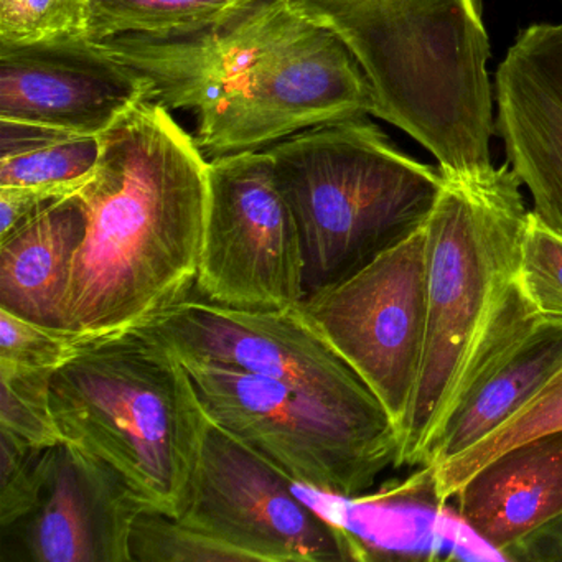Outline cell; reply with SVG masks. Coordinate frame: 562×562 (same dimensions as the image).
<instances>
[{
    "instance_id": "cell-1",
    "label": "cell",
    "mask_w": 562,
    "mask_h": 562,
    "mask_svg": "<svg viewBox=\"0 0 562 562\" xmlns=\"http://www.w3.org/2000/svg\"><path fill=\"white\" fill-rule=\"evenodd\" d=\"M78 192L87 216L61 325L87 337L139 327L195 288L205 239L210 160L157 101L101 136Z\"/></svg>"
},
{
    "instance_id": "cell-2",
    "label": "cell",
    "mask_w": 562,
    "mask_h": 562,
    "mask_svg": "<svg viewBox=\"0 0 562 562\" xmlns=\"http://www.w3.org/2000/svg\"><path fill=\"white\" fill-rule=\"evenodd\" d=\"M61 440L113 467L144 508L180 518L210 417L179 355L146 327L85 340L55 371Z\"/></svg>"
},
{
    "instance_id": "cell-3",
    "label": "cell",
    "mask_w": 562,
    "mask_h": 562,
    "mask_svg": "<svg viewBox=\"0 0 562 562\" xmlns=\"http://www.w3.org/2000/svg\"><path fill=\"white\" fill-rule=\"evenodd\" d=\"M266 150L297 225L305 297L420 228L446 186L439 166L397 149L367 116L302 131Z\"/></svg>"
},
{
    "instance_id": "cell-4",
    "label": "cell",
    "mask_w": 562,
    "mask_h": 562,
    "mask_svg": "<svg viewBox=\"0 0 562 562\" xmlns=\"http://www.w3.org/2000/svg\"><path fill=\"white\" fill-rule=\"evenodd\" d=\"M528 213L508 164L482 176L447 177L426 220V341L397 467L426 469L457 381L515 279Z\"/></svg>"
},
{
    "instance_id": "cell-5",
    "label": "cell",
    "mask_w": 562,
    "mask_h": 562,
    "mask_svg": "<svg viewBox=\"0 0 562 562\" xmlns=\"http://www.w3.org/2000/svg\"><path fill=\"white\" fill-rule=\"evenodd\" d=\"M182 361L210 420L299 486L357 499L397 467L401 434L390 414L340 409L269 378Z\"/></svg>"
},
{
    "instance_id": "cell-6",
    "label": "cell",
    "mask_w": 562,
    "mask_h": 562,
    "mask_svg": "<svg viewBox=\"0 0 562 562\" xmlns=\"http://www.w3.org/2000/svg\"><path fill=\"white\" fill-rule=\"evenodd\" d=\"M374 113V91L344 38L308 12L235 93L196 117L195 140L212 160Z\"/></svg>"
},
{
    "instance_id": "cell-7",
    "label": "cell",
    "mask_w": 562,
    "mask_h": 562,
    "mask_svg": "<svg viewBox=\"0 0 562 562\" xmlns=\"http://www.w3.org/2000/svg\"><path fill=\"white\" fill-rule=\"evenodd\" d=\"M299 495L297 483L210 420L192 495L179 519L243 561L367 559L347 526Z\"/></svg>"
},
{
    "instance_id": "cell-8",
    "label": "cell",
    "mask_w": 562,
    "mask_h": 562,
    "mask_svg": "<svg viewBox=\"0 0 562 562\" xmlns=\"http://www.w3.org/2000/svg\"><path fill=\"white\" fill-rule=\"evenodd\" d=\"M195 289L199 297L238 311H284L304 301L301 238L268 150L210 160Z\"/></svg>"
},
{
    "instance_id": "cell-9",
    "label": "cell",
    "mask_w": 562,
    "mask_h": 562,
    "mask_svg": "<svg viewBox=\"0 0 562 562\" xmlns=\"http://www.w3.org/2000/svg\"><path fill=\"white\" fill-rule=\"evenodd\" d=\"M299 308L373 391L401 434L426 341V223L355 274L307 295Z\"/></svg>"
},
{
    "instance_id": "cell-10",
    "label": "cell",
    "mask_w": 562,
    "mask_h": 562,
    "mask_svg": "<svg viewBox=\"0 0 562 562\" xmlns=\"http://www.w3.org/2000/svg\"><path fill=\"white\" fill-rule=\"evenodd\" d=\"M182 360L205 361L279 381L328 406L390 414L301 308L251 312L187 295L139 325Z\"/></svg>"
},
{
    "instance_id": "cell-11",
    "label": "cell",
    "mask_w": 562,
    "mask_h": 562,
    "mask_svg": "<svg viewBox=\"0 0 562 562\" xmlns=\"http://www.w3.org/2000/svg\"><path fill=\"white\" fill-rule=\"evenodd\" d=\"M561 367L562 324L532 311L515 276L457 381L426 470L460 456L502 426Z\"/></svg>"
},
{
    "instance_id": "cell-12",
    "label": "cell",
    "mask_w": 562,
    "mask_h": 562,
    "mask_svg": "<svg viewBox=\"0 0 562 562\" xmlns=\"http://www.w3.org/2000/svg\"><path fill=\"white\" fill-rule=\"evenodd\" d=\"M307 14L299 0H259L232 21L186 37L93 42L139 74L153 88V101L200 117L235 93L266 52Z\"/></svg>"
},
{
    "instance_id": "cell-13",
    "label": "cell",
    "mask_w": 562,
    "mask_h": 562,
    "mask_svg": "<svg viewBox=\"0 0 562 562\" xmlns=\"http://www.w3.org/2000/svg\"><path fill=\"white\" fill-rule=\"evenodd\" d=\"M147 100L150 85L90 38L0 47V121L103 136Z\"/></svg>"
},
{
    "instance_id": "cell-14",
    "label": "cell",
    "mask_w": 562,
    "mask_h": 562,
    "mask_svg": "<svg viewBox=\"0 0 562 562\" xmlns=\"http://www.w3.org/2000/svg\"><path fill=\"white\" fill-rule=\"evenodd\" d=\"M143 503L93 453L60 442L37 508L2 528V562H133Z\"/></svg>"
},
{
    "instance_id": "cell-15",
    "label": "cell",
    "mask_w": 562,
    "mask_h": 562,
    "mask_svg": "<svg viewBox=\"0 0 562 562\" xmlns=\"http://www.w3.org/2000/svg\"><path fill=\"white\" fill-rule=\"evenodd\" d=\"M495 130L535 213L562 236V24H532L495 77Z\"/></svg>"
},
{
    "instance_id": "cell-16",
    "label": "cell",
    "mask_w": 562,
    "mask_h": 562,
    "mask_svg": "<svg viewBox=\"0 0 562 562\" xmlns=\"http://www.w3.org/2000/svg\"><path fill=\"white\" fill-rule=\"evenodd\" d=\"M453 498L463 525L505 558L562 518V429L509 447L473 473Z\"/></svg>"
},
{
    "instance_id": "cell-17",
    "label": "cell",
    "mask_w": 562,
    "mask_h": 562,
    "mask_svg": "<svg viewBox=\"0 0 562 562\" xmlns=\"http://www.w3.org/2000/svg\"><path fill=\"white\" fill-rule=\"evenodd\" d=\"M85 229L83 203L75 193L0 238V308L64 327L61 304Z\"/></svg>"
},
{
    "instance_id": "cell-18",
    "label": "cell",
    "mask_w": 562,
    "mask_h": 562,
    "mask_svg": "<svg viewBox=\"0 0 562 562\" xmlns=\"http://www.w3.org/2000/svg\"><path fill=\"white\" fill-rule=\"evenodd\" d=\"M101 149V136L0 121V187L88 182Z\"/></svg>"
},
{
    "instance_id": "cell-19",
    "label": "cell",
    "mask_w": 562,
    "mask_h": 562,
    "mask_svg": "<svg viewBox=\"0 0 562 562\" xmlns=\"http://www.w3.org/2000/svg\"><path fill=\"white\" fill-rule=\"evenodd\" d=\"M259 0H91L88 38L186 37L232 21Z\"/></svg>"
},
{
    "instance_id": "cell-20",
    "label": "cell",
    "mask_w": 562,
    "mask_h": 562,
    "mask_svg": "<svg viewBox=\"0 0 562 562\" xmlns=\"http://www.w3.org/2000/svg\"><path fill=\"white\" fill-rule=\"evenodd\" d=\"M562 429V367L531 401L465 452L427 469L434 498L439 505L453 498L460 486L485 463L525 440Z\"/></svg>"
},
{
    "instance_id": "cell-21",
    "label": "cell",
    "mask_w": 562,
    "mask_h": 562,
    "mask_svg": "<svg viewBox=\"0 0 562 562\" xmlns=\"http://www.w3.org/2000/svg\"><path fill=\"white\" fill-rule=\"evenodd\" d=\"M57 370L0 367V440L22 449H50L64 442L50 403Z\"/></svg>"
},
{
    "instance_id": "cell-22",
    "label": "cell",
    "mask_w": 562,
    "mask_h": 562,
    "mask_svg": "<svg viewBox=\"0 0 562 562\" xmlns=\"http://www.w3.org/2000/svg\"><path fill=\"white\" fill-rule=\"evenodd\" d=\"M91 0H0V47L88 38Z\"/></svg>"
},
{
    "instance_id": "cell-23",
    "label": "cell",
    "mask_w": 562,
    "mask_h": 562,
    "mask_svg": "<svg viewBox=\"0 0 562 562\" xmlns=\"http://www.w3.org/2000/svg\"><path fill=\"white\" fill-rule=\"evenodd\" d=\"M516 281L539 317L562 324V236L532 212L519 238Z\"/></svg>"
},
{
    "instance_id": "cell-24",
    "label": "cell",
    "mask_w": 562,
    "mask_h": 562,
    "mask_svg": "<svg viewBox=\"0 0 562 562\" xmlns=\"http://www.w3.org/2000/svg\"><path fill=\"white\" fill-rule=\"evenodd\" d=\"M131 558L143 562H243L236 552L166 513L143 509L133 525Z\"/></svg>"
},
{
    "instance_id": "cell-25",
    "label": "cell",
    "mask_w": 562,
    "mask_h": 562,
    "mask_svg": "<svg viewBox=\"0 0 562 562\" xmlns=\"http://www.w3.org/2000/svg\"><path fill=\"white\" fill-rule=\"evenodd\" d=\"M87 335L48 327L0 308V367L60 368Z\"/></svg>"
},
{
    "instance_id": "cell-26",
    "label": "cell",
    "mask_w": 562,
    "mask_h": 562,
    "mask_svg": "<svg viewBox=\"0 0 562 562\" xmlns=\"http://www.w3.org/2000/svg\"><path fill=\"white\" fill-rule=\"evenodd\" d=\"M57 446L22 449L0 440V528L37 508L54 469Z\"/></svg>"
},
{
    "instance_id": "cell-27",
    "label": "cell",
    "mask_w": 562,
    "mask_h": 562,
    "mask_svg": "<svg viewBox=\"0 0 562 562\" xmlns=\"http://www.w3.org/2000/svg\"><path fill=\"white\" fill-rule=\"evenodd\" d=\"M85 183L0 187V238L44 212L52 203L80 192Z\"/></svg>"
},
{
    "instance_id": "cell-28",
    "label": "cell",
    "mask_w": 562,
    "mask_h": 562,
    "mask_svg": "<svg viewBox=\"0 0 562 562\" xmlns=\"http://www.w3.org/2000/svg\"><path fill=\"white\" fill-rule=\"evenodd\" d=\"M508 561L562 562V518L506 552Z\"/></svg>"
}]
</instances>
